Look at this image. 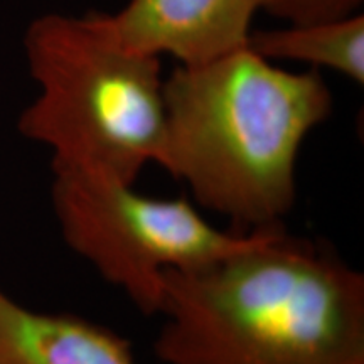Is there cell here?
<instances>
[{
    "label": "cell",
    "mask_w": 364,
    "mask_h": 364,
    "mask_svg": "<svg viewBox=\"0 0 364 364\" xmlns=\"http://www.w3.org/2000/svg\"><path fill=\"white\" fill-rule=\"evenodd\" d=\"M263 0H129L108 14L122 44L198 65L247 46Z\"/></svg>",
    "instance_id": "5b68a950"
},
{
    "label": "cell",
    "mask_w": 364,
    "mask_h": 364,
    "mask_svg": "<svg viewBox=\"0 0 364 364\" xmlns=\"http://www.w3.org/2000/svg\"><path fill=\"white\" fill-rule=\"evenodd\" d=\"M135 184L86 171H53L51 203L63 240L145 316L161 314L166 273L206 265L257 233L220 230L188 196L152 198Z\"/></svg>",
    "instance_id": "277c9868"
},
{
    "label": "cell",
    "mask_w": 364,
    "mask_h": 364,
    "mask_svg": "<svg viewBox=\"0 0 364 364\" xmlns=\"http://www.w3.org/2000/svg\"><path fill=\"white\" fill-rule=\"evenodd\" d=\"M317 70L290 71L248 46L164 78L156 164L240 235L279 230L297 199L304 142L332 115Z\"/></svg>",
    "instance_id": "7a4b0ae2"
},
{
    "label": "cell",
    "mask_w": 364,
    "mask_h": 364,
    "mask_svg": "<svg viewBox=\"0 0 364 364\" xmlns=\"http://www.w3.org/2000/svg\"><path fill=\"white\" fill-rule=\"evenodd\" d=\"M24 54L38 95L17 129L51 152V171L98 172L135 184L156 164L162 61L122 44L107 12L36 17Z\"/></svg>",
    "instance_id": "3957f363"
},
{
    "label": "cell",
    "mask_w": 364,
    "mask_h": 364,
    "mask_svg": "<svg viewBox=\"0 0 364 364\" xmlns=\"http://www.w3.org/2000/svg\"><path fill=\"white\" fill-rule=\"evenodd\" d=\"M159 316L164 364H364V275L285 228L167 272Z\"/></svg>",
    "instance_id": "6da1fadb"
},
{
    "label": "cell",
    "mask_w": 364,
    "mask_h": 364,
    "mask_svg": "<svg viewBox=\"0 0 364 364\" xmlns=\"http://www.w3.org/2000/svg\"><path fill=\"white\" fill-rule=\"evenodd\" d=\"M0 364H139L132 343L75 314L39 312L0 289Z\"/></svg>",
    "instance_id": "8992f818"
},
{
    "label": "cell",
    "mask_w": 364,
    "mask_h": 364,
    "mask_svg": "<svg viewBox=\"0 0 364 364\" xmlns=\"http://www.w3.org/2000/svg\"><path fill=\"white\" fill-rule=\"evenodd\" d=\"M364 0H263L262 11L282 22H314L351 16Z\"/></svg>",
    "instance_id": "ba28073f"
},
{
    "label": "cell",
    "mask_w": 364,
    "mask_h": 364,
    "mask_svg": "<svg viewBox=\"0 0 364 364\" xmlns=\"http://www.w3.org/2000/svg\"><path fill=\"white\" fill-rule=\"evenodd\" d=\"M273 29H253L247 46L268 61H292L311 70L336 71L353 83H364L363 12L338 19L284 22Z\"/></svg>",
    "instance_id": "52a82bcc"
}]
</instances>
